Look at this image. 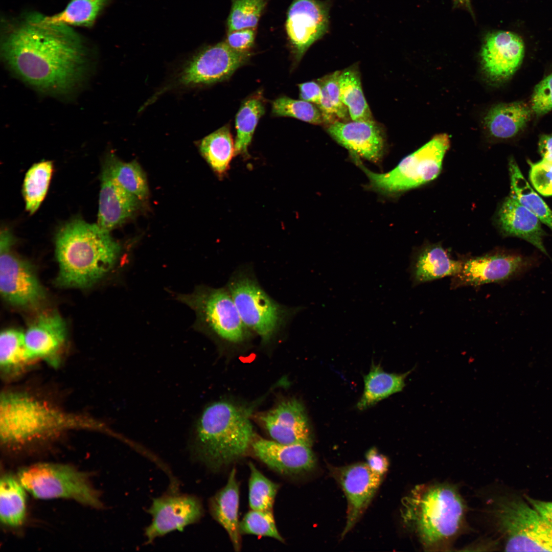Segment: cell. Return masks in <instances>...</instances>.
<instances>
[{
	"mask_svg": "<svg viewBox=\"0 0 552 552\" xmlns=\"http://www.w3.org/2000/svg\"><path fill=\"white\" fill-rule=\"evenodd\" d=\"M1 50L14 74L46 94L72 92L88 71L86 51L77 34L67 26L42 24L35 17L7 24Z\"/></svg>",
	"mask_w": 552,
	"mask_h": 552,
	"instance_id": "cell-1",
	"label": "cell"
},
{
	"mask_svg": "<svg viewBox=\"0 0 552 552\" xmlns=\"http://www.w3.org/2000/svg\"><path fill=\"white\" fill-rule=\"evenodd\" d=\"M466 505L455 487L446 483L415 486L402 500L401 517L425 551L449 550L462 531Z\"/></svg>",
	"mask_w": 552,
	"mask_h": 552,
	"instance_id": "cell-2",
	"label": "cell"
},
{
	"mask_svg": "<svg viewBox=\"0 0 552 552\" xmlns=\"http://www.w3.org/2000/svg\"><path fill=\"white\" fill-rule=\"evenodd\" d=\"M121 247L110 232L81 219L66 223L56 238L57 283L65 287H89L116 264Z\"/></svg>",
	"mask_w": 552,
	"mask_h": 552,
	"instance_id": "cell-3",
	"label": "cell"
},
{
	"mask_svg": "<svg viewBox=\"0 0 552 552\" xmlns=\"http://www.w3.org/2000/svg\"><path fill=\"white\" fill-rule=\"evenodd\" d=\"M249 416V410L228 401L207 406L191 433L193 456L216 471L241 459L255 438Z\"/></svg>",
	"mask_w": 552,
	"mask_h": 552,
	"instance_id": "cell-4",
	"label": "cell"
},
{
	"mask_svg": "<svg viewBox=\"0 0 552 552\" xmlns=\"http://www.w3.org/2000/svg\"><path fill=\"white\" fill-rule=\"evenodd\" d=\"M73 429L104 431L106 428L94 419L64 411L27 393L8 392L1 397L0 437L5 445Z\"/></svg>",
	"mask_w": 552,
	"mask_h": 552,
	"instance_id": "cell-5",
	"label": "cell"
},
{
	"mask_svg": "<svg viewBox=\"0 0 552 552\" xmlns=\"http://www.w3.org/2000/svg\"><path fill=\"white\" fill-rule=\"evenodd\" d=\"M449 145L447 134L436 135L404 157L394 169L385 173L372 172L362 164L359 157H352L369 179L372 188L383 194H392L415 188L435 178L441 171Z\"/></svg>",
	"mask_w": 552,
	"mask_h": 552,
	"instance_id": "cell-6",
	"label": "cell"
},
{
	"mask_svg": "<svg viewBox=\"0 0 552 552\" xmlns=\"http://www.w3.org/2000/svg\"><path fill=\"white\" fill-rule=\"evenodd\" d=\"M507 551H552V525L527 502L502 497L492 510Z\"/></svg>",
	"mask_w": 552,
	"mask_h": 552,
	"instance_id": "cell-7",
	"label": "cell"
},
{
	"mask_svg": "<svg viewBox=\"0 0 552 552\" xmlns=\"http://www.w3.org/2000/svg\"><path fill=\"white\" fill-rule=\"evenodd\" d=\"M17 478L25 490L40 499L65 498L99 508V495L85 474L69 465L38 463L21 469Z\"/></svg>",
	"mask_w": 552,
	"mask_h": 552,
	"instance_id": "cell-8",
	"label": "cell"
},
{
	"mask_svg": "<svg viewBox=\"0 0 552 552\" xmlns=\"http://www.w3.org/2000/svg\"><path fill=\"white\" fill-rule=\"evenodd\" d=\"M176 299L195 313L194 328L232 343L243 341L249 329L245 325L228 289L199 286L191 293Z\"/></svg>",
	"mask_w": 552,
	"mask_h": 552,
	"instance_id": "cell-9",
	"label": "cell"
},
{
	"mask_svg": "<svg viewBox=\"0 0 552 552\" xmlns=\"http://www.w3.org/2000/svg\"><path fill=\"white\" fill-rule=\"evenodd\" d=\"M227 289L247 328L263 342L269 341L285 323L287 309L271 298L252 275L245 271L233 276Z\"/></svg>",
	"mask_w": 552,
	"mask_h": 552,
	"instance_id": "cell-10",
	"label": "cell"
},
{
	"mask_svg": "<svg viewBox=\"0 0 552 552\" xmlns=\"http://www.w3.org/2000/svg\"><path fill=\"white\" fill-rule=\"evenodd\" d=\"M14 237L8 228L0 237V291L10 304L24 308L36 307L45 293L32 266L11 251Z\"/></svg>",
	"mask_w": 552,
	"mask_h": 552,
	"instance_id": "cell-11",
	"label": "cell"
},
{
	"mask_svg": "<svg viewBox=\"0 0 552 552\" xmlns=\"http://www.w3.org/2000/svg\"><path fill=\"white\" fill-rule=\"evenodd\" d=\"M462 261L459 272L453 277V287L503 282L524 274L538 262L535 257L507 251H495Z\"/></svg>",
	"mask_w": 552,
	"mask_h": 552,
	"instance_id": "cell-12",
	"label": "cell"
},
{
	"mask_svg": "<svg viewBox=\"0 0 552 552\" xmlns=\"http://www.w3.org/2000/svg\"><path fill=\"white\" fill-rule=\"evenodd\" d=\"M251 52H239L225 41L207 47L186 64L178 83L186 86L208 85L228 79L249 60Z\"/></svg>",
	"mask_w": 552,
	"mask_h": 552,
	"instance_id": "cell-13",
	"label": "cell"
},
{
	"mask_svg": "<svg viewBox=\"0 0 552 552\" xmlns=\"http://www.w3.org/2000/svg\"><path fill=\"white\" fill-rule=\"evenodd\" d=\"M330 0H293L287 14L285 30L295 59L327 33Z\"/></svg>",
	"mask_w": 552,
	"mask_h": 552,
	"instance_id": "cell-14",
	"label": "cell"
},
{
	"mask_svg": "<svg viewBox=\"0 0 552 552\" xmlns=\"http://www.w3.org/2000/svg\"><path fill=\"white\" fill-rule=\"evenodd\" d=\"M148 512L151 523L145 528L147 543L156 538L198 522L203 515L200 500L191 495L170 494L156 498Z\"/></svg>",
	"mask_w": 552,
	"mask_h": 552,
	"instance_id": "cell-15",
	"label": "cell"
},
{
	"mask_svg": "<svg viewBox=\"0 0 552 552\" xmlns=\"http://www.w3.org/2000/svg\"><path fill=\"white\" fill-rule=\"evenodd\" d=\"M330 471L341 487L347 499V520L341 535L343 538L367 508L383 476L374 473L366 463H363L341 467H331Z\"/></svg>",
	"mask_w": 552,
	"mask_h": 552,
	"instance_id": "cell-16",
	"label": "cell"
},
{
	"mask_svg": "<svg viewBox=\"0 0 552 552\" xmlns=\"http://www.w3.org/2000/svg\"><path fill=\"white\" fill-rule=\"evenodd\" d=\"M524 50L522 39L515 33L498 31L488 34L481 52L483 69L488 77L497 82L510 78L520 66Z\"/></svg>",
	"mask_w": 552,
	"mask_h": 552,
	"instance_id": "cell-17",
	"label": "cell"
},
{
	"mask_svg": "<svg viewBox=\"0 0 552 552\" xmlns=\"http://www.w3.org/2000/svg\"><path fill=\"white\" fill-rule=\"evenodd\" d=\"M272 440L285 444L311 446L312 436L307 414L295 399L283 401L260 417Z\"/></svg>",
	"mask_w": 552,
	"mask_h": 552,
	"instance_id": "cell-18",
	"label": "cell"
},
{
	"mask_svg": "<svg viewBox=\"0 0 552 552\" xmlns=\"http://www.w3.org/2000/svg\"><path fill=\"white\" fill-rule=\"evenodd\" d=\"M66 337L64 320L57 313L40 314L24 333L27 352L34 360H43L57 367L60 363L61 350Z\"/></svg>",
	"mask_w": 552,
	"mask_h": 552,
	"instance_id": "cell-19",
	"label": "cell"
},
{
	"mask_svg": "<svg viewBox=\"0 0 552 552\" xmlns=\"http://www.w3.org/2000/svg\"><path fill=\"white\" fill-rule=\"evenodd\" d=\"M310 445L285 444L262 438H254L251 445L255 455L272 470L294 475L310 471L316 458Z\"/></svg>",
	"mask_w": 552,
	"mask_h": 552,
	"instance_id": "cell-20",
	"label": "cell"
},
{
	"mask_svg": "<svg viewBox=\"0 0 552 552\" xmlns=\"http://www.w3.org/2000/svg\"><path fill=\"white\" fill-rule=\"evenodd\" d=\"M327 131L352 155L377 162L383 154V135L374 120L337 121L327 125Z\"/></svg>",
	"mask_w": 552,
	"mask_h": 552,
	"instance_id": "cell-21",
	"label": "cell"
},
{
	"mask_svg": "<svg viewBox=\"0 0 552 552\" xmlns=\"http://www.w3.org/2000/svg\"><path fill=\"white\" fill-rule=\"evenodd\" d=\"M101 180L97 224L110 232L134 214L141 200L104 174Z\"/></svg>",
	"mask_w": 552,
	"mask_h": 552,
	"instance_id": "cell-22",
	"label": "cell"
},
{
	"mask_svg": "<svg viewBox=\"0 0 552 552\" xmlns=\"http://www.w3.org/2000/svg\"><path fill=\"white\" fill-rule=\"evenodd\" d=\"M498 221L504 235L523 239L548 256L543 244L546 233L542 228L541 221L511 194L500 207Z\"/></svg>",
	"mask_w": 552,
	"mask_h": 552,
	"instance_id": "cell-23",
	"label": "cell"
},
{
	"mask_svg": "<svg viewBox=\"0 0 552 552\" xmlns=\"http://www.w3.org/2000/svg\"><path fill=\"white\" fill-rule=\"evenodd\" d=\"M236 473L233 468L226 485L210 500L209 509L213 518L228 534L234 549L239 551L241 539L238 518L239 489Z\"/></svg>",
	"mask_w": 552,
	"mask_h": 552,
	"instance_id": "cell-24",
	"label": "cell"
},
{
	"mask_svg": "<svg viewBox=\"0 0 552 552\" xmlns=\"http://www.w3.org/2000/svg\"><path fill=\"white\" fill-rule=\"evenodd\" d=\"M462 263V261L453 259L440 245L427 246L410 262V278L417 285L447 276L454 277L459 272Z\"/></svg>",
	"mask_w": 552,
	"mask_h": 552,
	"instance_id": "cell-25",
	"label": "cell"
},
{
	"mask_svg": "<svg viewBox=\"0 0 552 552\" xmlns=\"http://www.w3.org/2000/svg\"><path fill=\"white\" fill-rule=\"evenodd\" d=\"M533 113L522 102L501 104L492 108L485 118L492 136L498 139L513 138L526 126Z\"/></svg>",
	"mask_w": 552,
	"mask_h": 552,
	"instance_id": "cell-26",
	"label": "cell"
},
{
	"mask_svg": "<svg viewBox=\"0 0 552 552\" xmlns=\"http://www.w3.org/2000/svg\"><path fill=\"white\" fill-rule=\"evenodd\" d=\"M413 369L403 374L388 373L379 364H372L369 373L364 376V390L357 404L359 410L366 409L389 396L401 392L405 380Z\"/></svg>",
	"mask_w": 552,
	"mask_h": 552,
	"instance_id": "cell-27",
	"label": "cell"
},
{
	"mask_svg": "<svg viewBox=\"0 0 552 552\" xmlns=\"http://www.w3.org/2000/svg\"><path fill=\"white\" fill-rule=\"evenodd\" d=\"M101 174L110 177L141 201L148 195L146 176L135 160L125 163L110 154L105 160Z\"/></svg>",
	"mask_w": 552,
	"mask_h": 552,
	"instance_id": "cell-28",
	"label": "cell"
},
{
	"mask_svg": "<svg viewBox=\"0 0 552 552\" xmlns=\"http://www.w3.org/2000/svg\"><path fill=\"white\" fill-rule=\"evenodd\" d=\"M25 489L18 478L6 474L0 482V517L4 525L12 527L21 525L26 512Z\"/></svg>",
	"mask_w": 552,
	"mask_h": 552,
	"instance_id": "cell-29",
	"label": "cell"
},
{
	"mask_svg": "<svg viewBox=\"0 0 552 552\" xmlns=\"http://www.w3.org/2000/svg\"><path fill=\"white\" fill-rule=\"evenodd\" d=\"M340 97L353 121L374 120L362 88L360 74L357 65L340 71L339 79Z\"/></svg>",
	"mask_w": 552,
	"mask_h": 552,
	"instance_id": "cell-30",
	"label": "cell"
},
{
	"mask_svg": "<svg viewBox=\"0 0 552 552\" xmlns=\"http://www.w3.org/2000/svg\"><path fill=\"white\" fill-rule=\"evenodd\" d=\"M511 194L524 207L535 214L552 231V211L531 187L515 159L509 163Z\"/></svg>",
	"mask_w": 552,
	"mask_h": 552,
	"instance_id": "cell-31",
	"label": "cell"
},
{
	"mask_svg": "<svg viewBox=\"0 0 552 552\" xmlns=\"http://www.w3.org/2000/svg\"><path fill=\"white\" fill-rule=\"evenodd\" d=\"M264 113L265 105L261 94L252 95L242 103L235 120V155H247L256 126Z\"/></svg>",
	"mask_w": 552,
	"mask_h": 552,
	"instance_id": "cell-32",
	"label": "cell"
},
{
	"mask_svg": "<svg viewBox=\"0 0 552 552\" xmlns=\"http://www.w3.org/2000/svg\"><path fill=\"white\" fill-rule=\"evenodd\" d=\"M199 148L213 170L219 174L224 173L235 155V143L229 127L223 126L204 137Z\"/></svg>",
	"mask_w": 552,
	"mask_h": 552,
	"instance_id": "cell-33",
	"label": "cell"
},
{
	"mask_svg": "<svg viewBox=\"0 0 552 552\" xmlns=\"http://www.w3.org/2000/svg\"><path fill=\"white\" fill-rule=\"evenodd\" d=\"M33 361L25 346L24 333L15 329L1 332L0 367L5 375H16Z\"/></svg>",
	"mask_w": 552,
	"mask_h": 552,
	"instance_id": "cell-34",
	"label": "cell"
},
{
	"mask_svg": "<svg viewBox=\"0 0 552 552\" xmlns=\"http://www.w3.org/2000/svg\"><path fill=\"white\" fill-rule=\"evenodd\" d=\"M108 0H72L65 9L51 16L35 17L44 25L91 26Z\"/></svg>",
	"mask_w": 552,
	"mask_h": 552,
	"instance_id": "cell-35",
	"label": "cell"
},
{
	"mask_svg": "<svg viewBox=\"0 0 552 552\" xmlns=\"http://www.w3.org/2000/svg\"><path fill=\"white\" fill-rule=\"evenodd\" d=\"M340 71H336L318 79L321 87V98L317 106L328 125L337 121H348L350 118L347 107L342 103L339 85Z\"/></svg>",
	"mask_w": 552,
	"mask_h": 552,
	"instance_id": "cell-36",
	"label": "cell"
},
{
	"mask_svg": "<svg viewBox=\"0 0 552 552\" xmlns=\"http://www.w3.org/2000/svg\"><path fill=\"white\" fill-rule=\"evenodd\" d=\"M51 161H42L34 164L27 172L23 184L22 193L26 209L31 214L39 207L47 193L53 173Z\"/></svg>",
	"mask_w": 552,
	"mask_h": 552,
	"instance_id": "cell-37",
	"label": "cell"
},
{
	"mask_svg": "<svg viewBox=\"0 0 552 552\" xmlns=\"http://www.w3.org/2000/svg\"><path fill=\"white\" fill-rule=\"evenodd\" d=\"M249 504L251 510L272 511L279 485L265 476L249 463Z\"/></svg>",
	"mask_w": 552,
	"mask_h": 552,
	"instance_id": "cell-38",
	"label": "cell"
},
{
	"mask_svg": "<svg viewBox=\"0 0 552 552\" xmlns=\"http://www.w3.org/2000/svg\"><path fill=\"white\" fill-rule=\"evenodd\" d=\"M228 32L256 28L268 0H231Z\"/></svg>",
	"mask_w": 552,
	"mask_h": 552,
	"instance_id": "cell-39",
	"label": "cell"
},
{
	"mask_svg": "<svg viewBox=\"0 0 552 552\" xmlns=\"http://www.w3.org/2000/svg\"><path fill=\"white\" fill-rule=\"evenodd\" d=\"M272 113L274 116L292 117L314 125L324 124L321 112L316 105L286 96L272 102Z\"/></svg>",
	"mask_w": 552,
	"mask_h": 552,
	"instance_id": "cell-40",
	"label": "cell"
},
{
	"mask_svg": "<svg viewBox=\"0 0 552 552\" xmlns=\"http://www.w3.org/2000/svg\"><path fill=\"white\" fill-rule=\"evenodd\" d=\"M241 533L269 537L283 542L274 521L272 511L252 510L239 523Z\"/></svg>",
	"mask_w": 552,
	"mask_h": 552,
	"instance_id": "cell-41",
	"label": "cell"
},
{
	"mask_svg": "<svg viewBox=\"0 0 552 552\" xmlns=\"http://www.w3.org/2000/svg\"><path fill=\"white\" fill-rule=\"evenodd\" d=\"M529 179L535 190L544 196H552V162L544 159L536 163L528 160Z\"/></svg>",
	"mask_w": 552,
	"mask_h": 552,
	"instance_id": "cell-42",
	"label": "cell"
},
{
	"mask_svg": "<svg viewBox=\"0 0 552 552\" xmlns=\"http://www.w3.org/2000/svg\"><path fill=\"white\" fill-rule=\"evenodd\" d=\"M533 113L541 116L552 110V73L535 87L531 98Z\"/></svg>",
	"mask_w": 552,
	"mask_h": 552,
	"instance_id": "cell-43",
	"label": "cell"
},
{
	"mask_svg": "<svg viewBox=\"0 0 552 552\" xmlns=\"http://www.w3.org/2000/svg\"><path fill=\"white\" fill-rule=\"evenodd\" d=\"M256 34V28L228 32L225 42L235 51L250 52L254 45Z\"/></svg>",
	"mask_w": 552,
	"mask_h": 552,
	"instance_id": "cell-44",
	"label": "cell"
},
{
	"mask_svg": "<svg viewBox=\"0 0 552 552\" xmlns=\"http://www.w3.org/2000/svg\"><path fill=\"white\" fill-rule=\"evenodd\" d=\"M366 464L374 473L383 476L387 472L389 462L383 454L375 448L369 449L366 453Z\"/></svg>",
	"mask_w": 552,
	"mask_h": 552,
	"instance_id": "cell-45",
	"label": "cell"
},
{
	"mask_svg": "<svg viewBox=\"0 0 552 552\" xmlns=\"http://www.w3.org/2000/svg\"><path fill=\"white\" fill-rule=\"evenodd\" d=\"M301 100L318 106L321 98V87L318 81H309L298 85Z\"/></svg>",
	"mask_w": 552,
	"mask_h": 552,
	"instance_id": "cell-46",
	"label": "cell"
},
{
	"mask_svg": "<svg viewBox=\"0 0 552 552\" xmlns=\"http://www.w3.org/2000/svg\"><path fill=\"white\" fill-rule=\"evenodd\" d=\"M526 501L552 525V502L535 499L525 496Z\"/></svg>",
	"mask_w": 552,
	"mask_h": 552,
	"instance_id": "cell-47",
	"label": "cell"
},
{
	"mask_svg": "<svg viewBox=\"0 0 552 552\" xmlns=\"http://www.w3.org/2000/svg\"><path fill=\"white\" fill-rule=\"evenodd\" d=\"M538 151L542 159L552 162V133L540 135Z\"/></svg>",
	"mask_w": 552,
	"mask_h": 552,
	"instance_id": "cell-48",
	"label": "cell"
},
{
	"mask_svg": "<svg viewBox=\"0 0 552 552\" xmlns=\"http://www.w3.org/2000/svg\"><path fill=\"white\" fill-rule=\"evenodd\" d=\"M457 4L470 8V0H454Z\"/></svg>",
	"mask_w": 552,
	"mask_h": 552,
	"instance_id": "cell-49",
	"label": "cell"
}]
</instances>
